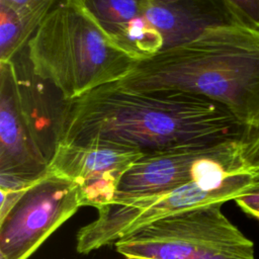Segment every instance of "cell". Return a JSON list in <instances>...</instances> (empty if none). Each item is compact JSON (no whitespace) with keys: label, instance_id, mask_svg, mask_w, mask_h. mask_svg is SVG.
<instances>
[{"label":"cell","instance_id":"cell-1","mask_svg":"<svg viewBox=\"0 0 259 259\" xmlns=\"http://www.w3.org/2000/svg\"><path fill=\"white\" fill-rule=\"evenodd\" d=\"M245 126L224 105L180 91L138 90L118 82L63 101L55 121L58 143L105 142L144 154L241 139Z\"/></svg>","mask_w":259,"mask_h":259},{"label":"cell","instance_id":"cell-2","mask_svg":"<svg viewBox=\"0 0 259 259\" xmlns=\"http://www.w3.org/2000/svg\"><path fill=\"white\" fill-rule=\"evenodd\" d=\"M121 85L180 91L227 107L245 126L259 121V27L234 21L138 61Z\"/></svg>","mask_w":259,"mask_h":259},{"label":"cell","instance_id":"cell-3","mask_svg":"<svg viewBox=\"0 0 259 259\" xmlns=\"http://www.w3.org/2000/svg\"><path fill=\"white\" fill-rule=\"evenodd\" d=\"M33 76L76 99L118 82L138 62L99 26L80 0H58L27 42Z\"/></svg>","mask_w":259,"mask_h":259},{"label":"cell","instance_id":"cell-4","mask_svg":"<svg viewBox=\"0 0 259 259\" xmlns=\"http://www.w3.org/2000/svg\"><path fill=\"white\" fill-rule=\"evenodd\" d=\"M221 203L157 220L114 244L124 259H255L253 242Z\"/></svg>","mask_w":259,"mask_h":259},{"label":"cell","instance_id":"cell-5","mask_svg":"<svg viewBox=\"0 0 259 259\" xmlns=\"http://www.w3.org/2000/svg\"><path fill=\"white\" fill-rule=\"evenodd\" d=\"M259 185V172H250L224 182H190L157 193L113 199L76 236V250L89 254L114 245L137 230L166 217L210 204L235 200Z\"/></svg>","mask_w":259,"mask_h":259},{"label":"cell","instance_id":"cell-6","mask_svg":"<svg viewBox=\"0 0 259 259\" xmlns=\"http://www.w3.org/2000/svg\"><path fill=\"white\" fill-rule=\"evenodd\" d=\"M240 140L144 154L122 176L113 199L157 193L190 182H224L248 174L252 171L242 161Z\"/></svg>","mask_w":259,"mask_h":259},{"label":"cell","instance_id":"cell-7","mask_svg":"<svg viewBox=\"0 0 259 259\" xmlns=\"http://www.w3.org/2000/svg\"><path fill=\"white\" fill-rule=\"evenodd\" d=\"M81 206L77 185L48 171L0 220V259H28Z\"/></svg>","mask_w":259,"mask_h":259},{"label":"cell","instance_id":"cell-8","mask_svg":"<svg viewBox=\"0 0 259 259\" xmlns=\"http://www.w3.org/2000/svg\"><path fill=\"white\" fill-rule=\"evenodd\" d=\"M143 155L137 149L105 142L58 143L48 171L77 185L82 206L99 209L113 200L122 176Z\"/></svg>","mask_w":259,"mask_h":259},{"label":"cell","instance_id":"cell-9","mask_svg":"<svg viewBox=\"0 0 259 259\" xmlns=\"http://www.w3.org/2000/svg\"><path fill=\"white\" fill-rule=\"evenodd\" d=\"M49 162L23 101L16 65L0 62V174L38 180Z\"/></svg>","mask_w":259,"mask_h":259},{"label":"cell","instance_id":"cell-10","mask_svg":"<svg viewBox=\"0 0 259 259\" xmlns=\"http://www.w3.org/2000/svg\"><path fill=\"white\" fill-rule=\"evenodd\" d=\"M143 17L161 35L163 50L191 41L210 27L243 21L225 0H147Z\"/></svg>","mask_w":259,"mask_h":259},{"label":"cell","instance_id":"cell-11","mask_svg":"<svg viewBox=\"0 0 259 259\" xmlns=\"http://www.w3.org/2000/svg\"><path fill=\"white\" fill-rule=\"evenodd\" d=\"M103 31L122 50L143 17L147 0H80ZM128 54V53H127Z\"/></svg>","mask_w":259,"mask_h":259},{"label":"cell","instance_id":"cell-12","mask_svg":"<svg viewBox=\"0 0 259 259\" xmlns=\"http://www.w3.org/2000/svg\"><path fill=\"white\" fill-rule=\"evenodd\" d=\"M58 0H0V7L11 12L31 37Z\"/></svg>","mask_w":259,"mask_h":259},{"label":"cell","instance_id":"cell-13","mask_svg":"<svg viewBox=\"0 0 259 259\" xmlns=\"http://www.w3.org/2000/svg\"><path fill=\"white\" fill-rule=\"evenodd\" d=\"M240 153L245 167L252 172H259V121L244 131L240 140Z\"/></svg>","mask_w":259,"mask_h":259},{"label":"cell","instance_id":"cell-14","mask_svg":"<svg viewBox=\"0 0 259 259\" xmlns=\"http://www.w3.org/2000/svg\"><path fill=\"white\" fill-rule=\"evenodd\" d=\"M225 2L244 22L259 27V0H225Z\"/></svg>","mask_w":259,"mask_h":259},{"label":"cell","instance_id":"cell-15","mask_svg":"<svg viewBox=\"0 0 259 259\" xmlns=\"http://www.w3.org/2000/svg\"><path fill=\"white\" fill-rule=\"evenodd\" d=\"M237 205L248 215L254 218L259 214V185L246 194L235 199Z\"/></svg>","mask_w":259,"mask_h":259},{"label":"cell","instance_id":"cell-16","mask_svg":"<svg viewBox=\"0 0 259 259\" xmlns=\"http://www.w3.org/2000/svg\"><path fill=\"white\" fill-rule=\"evenodd\" d=\"M157 2H164V3H168V2H178V1H186V0H154Z\"/></svg>","mask_w":259,"mask_h":259},{"label":"cell","instance_id":"cell-17","mask_svg":"<svg viewBox=\"0 0 259 259\" xmlns=\"http://www.w3.org/2000/svg\"><path fill=\"white\" fill-rule=\"evenodd\" d=\"M254 219L259 223V214H258V215H255V217H254Z\"/></svg>","mask_w":259,"mask_h":259}]
</instances>
